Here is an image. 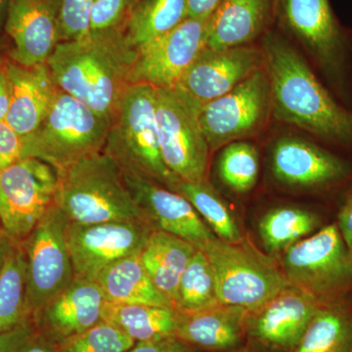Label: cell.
<instances>
[{
  "instance_id": "1",
  "label": "cell",
  "mask_w": 352,
  "mask_h": 352,
  "mask_svg": "<svg viewBox=\"0 0 352 352\" xmlns=\"http://www.w3.org/2000/svg\"><path fill=\"white\" fill-rule=\"evenodd\" d=\"M272 116L327 147L352 154V111L324 85L302 53L275 28L261 39Z\"/></svg>"
},
{
  "instance_id": "2",
  "label": "cell",
  "mask_w": 352,
  "mask_h": 352,
  "mask_svg": "<svg viewBox=\"0 0 352 352\" xmlns=\"http://www.w3.org/2000/svg\"><path fill=\"white\" fill-rule=\"evenodd\" d=\"M136 55L126 30L116 28L58 43L46 64L60 89L95 112L115 118L120 98L132 85Z\"/></svg>"
},
{
  "instance_id": "3",
  "label": "cell",
  "mask_w": 352,
  "mask_h": 352,
  "mask_svg": "<svg viewBox=\"0 0 352 352\" xmlns=\"http://www.w3.org/2000/svg\"><path fill=\"white\" fill-rule=\"evenodd\" d=\"M274 28L352 111V30L340 24L330 0H275Z\"/></svg>"
},
{
  "instance_id": "4",
  "label": "cell",
  "mask_w": 352,
  "mask_h": 352,
  "mask_svg": "<svg viewBox=\"0 0 352 352\" xmlns=\"http://www.w3.org/2000/svg\"><path fill=\"white\" fill-rule=\"evenodd\" d=\"M56 171L55 205L69 222L144 221L127 188L122 168L105 151L83 157Z\"/></svg>"
},
{
  "instance_id": "5",
  "label": "cell",
  "mask_w": 352,
  "mask_h": 352,
  "mask_svg": "<svg viewBox=\"0 0 352 352\" xmlns=\"http://www.w3.org/2000/svg\"><path fill=\"white\" fill-rule=\"evenodd\" d=\"M155 87L132 85L120 98L103 151L124 173L142 176L170 189L179 180L164 162L156 120Z\"/></svg>"
},
{
  "instance_id": "6",
  "label": "cell",
  "mask_w": 352,
  "mask_h": 352,
  "mask_svg": "<svg viewBox=\"0 0 352 352\" xmlns=\"http://www.w3.org/2000/svg\"><path fill=\"white\" fill-rule=\"evenodd\" d=\"M113 120L57 87L43 122L25 138V155L61 170L103 151Z\"/></svg>"
},
{
  "instance_id": "7",
  "label": "cell",
  "mask_w": 352,
  "mask_h": 352,
  "mask_svg": "<svg viewBox=\"0 0 352 352\" xmlns=\"http://www.w3.org/2000/svg\"><path fill=\"white\" fill-rule=\"evenodd\" d=\"M201 250L212 264L221 305L244 308L252 314L291 287L282 268L244 240L227 243L217 238Z\"/></svg>"
},
{
  "instance_id": "8",
  "label": "cell",
  "mask_w": 352,
  "mask_h": 352,
  "mask_svg": "<svg viewBox=\"0 0 352 352\" xmlns=\"http://www.w3.org/2000/svg\"><path fill=\"white\" fill-rule=\"evenodd\" d=\"M162 156L180 180L207 182L210 147L199 120L201 106L178 87H155Z\"/></svg>"
},
{
  "instance_id": "9",
  "label": "cell",
  "mask_w": 352,
  "mask_h": 352,
  "mask_svg": "<svg viewBox=\"0 0 352 352\" xmlns=\"http://www.w3.org/2000/svg\"><path fill=\"white\" fill-rule=\"evenodd\" d=\"M282 271L289 285L321 300L352 291V254L337 223L319 229L283 254Z\"/></svg>"
},
{
  "instance_id": "10",
  "label": "cell",
  "mask_w": 352,
  "mask_h": 352,
  "mask_svg": "<svg viewBox=\"0 0 352 352\" xmlns=\"http://www.w3.org/2000/svg\"><path fill=\"white\" fill-rule=\"evenodd\" d=\"M68 222L54 205L21 242L27 258L25 307L30 318L75 279L66 240Z\"/></svg>"
},
{
  "instance_id": "11",
  "label": "cell",
  "mask_w": 352,
  "mask_h": 352,
  "mask_svg": "<svg viewBox=\"0 0 352 352\" xmlns=\"http://www.w3.org/2000/svg\"><path fill=\"white\" fill-rule=\"evenodd\" d=\"M57 171L27 157L0 170V227L22 242L56 203Z\"/></svg>"
},
{
  "instance_id": "12",
  "label": "cell",
  "mask_w": 352,
  "mask_h": 352,
  "mask_svg": "<svg viewBox=\"0 0 352 352\" xmlns=\"http://www.w3.org/2000/svg\"><path fill=\"white\" fill-rule=\"evenodd\" d=\"M271 115L270 82L263 67L228 94L201 105L199 120L214 151L258 133Z\"/></svg>"
},
{
  "instance_id": "13",
  "label": "cell",
  "mask_w": 352,
  "mask_h": 352,
  "mask_svg": "<svg viewBox=\"0 0 352 352\" xmlns=\"http://www.w3.org/2000/svg\"><path fill=\"white\" fill-rule=\"evenodd\" d=\"M152 231L142 220L94 224L68 222L66 240L75 278L96 281L111 264L140 254Z\"/></svg>"
},
{
  "instance_id": "14",
  "label": "cell",
  "mask_w": 352,
  "mask_h": 352,
  "mask_svg": "<svg viewBox=\"0 0 352 352\" xmlns=\"http://www.w3.org/2000/svg\"><path fill=\"white\" fill-rule=\"evenodd\" d=\"M270 166L278 182L310 191H332L352 179L351 160L296 136H283L273 143Z\"/></svg>"
},
{
  "instance_id": "15",
  "label": "cell",
  "mask_w": 352,
  "mask_h": 352,
  "mask_svg": "<svg viewBox=\"0 0 352 352\" xmlns=\"http://www.w3.org/2000/svg\"><path fill=\"white\" fill-rule=\"evenodd\" d=\"M208 20L186 18L177 27L138 50L131 85L175 88L207 47Z\"/></svg>"
},
{
  "instance_id": "16",
  "label": "cell",
  "mask_w": 352,
  "mask_h": 352,
  "mask_svg": "<svg viewBox=\"0 0 352 352\" xmlns=\"http://www.w3.org/2000/svg\"><path fill=\"white\" fill-rule=\"evenodd\" d=\"M325 300L289 287L248 318V342L267 352H292Z\"/></svg>"
},
{
  "instance_id": "17",
  "label": "cell",
  "mask_w": 352,
  "mask_h": 352,
  "mask_svg": "<svg viewBox=\"0 0 352 352\" xmlns=\"http://www.w3.org/2000/svg\"><path fill=\"white\" fill-rule=\"evenodd\" d=\"M124 177L143 220L153 230L171 234L201 250L217 239L185 197L142 176L124 173Z\"/></svg>"
},
{
  "instance_id": "18",
  "label": "cell",
  "mask_w": 352,
  "mask_h": 352,
  "mask_svg": "<svg viewBox=\"0 0 352 352\" xmlns=\"http://www.w3.org/2000/svg\"><path fill=\"white\" fill-rule=\"evenodd\" d=\"M264 67L261 46L206 47L177 87L201 106L223 96Z\"/></svg>"
},
{
  "instance_id": "19",
  "label": "cell",
  "mask_w": 352,
  "mask_h": 352,
  "mask_svg": "<svg viewBox=\"0 0 352 352\" xmlns=\"http://www.w3.org/2000/svg\"><path fill=\"white\" fill-rule=\"evenodd\" d=\"M61 0H9L4 29L12 39L16 64H45L60 43Z\"/></svg>"
},
{
  "instance_id": "20",
  "label": "cell",
  "mask_w": 352,
  "mask_h": 352,
  "mask_svg": "<svg viewBox=\"0 0 352 352\" xmlns=\"http://www.w3.org/2000/svg\"><path fill=\"white\" fill-rule=\"evenodd\" d=\"M106 302L96 282L75 278L32 319L39 331L57 344L103 321Z\"/></svg>"
},
{
  "instance_id": "21",
  "label": "cell",
  "mask_w": 352,
  "mask_h": 352,
  "mask_svg": "<svg viewBox=\"0 0 352 352\" xmlns=\"http://www.w3.org/2000/svg\"><path fill=\"white\" fill-rule=\"evenodd\" d=\"M178 314L175 337L201 352H227L248 344L250 312L219 305L190 314Z\"/></svg>"
},
{
  "instance_id": "22",
  "label": "cell",
  "mask_w": 352,
  "mask_h": 352,
  "mask_svg": "<svg viewBox=\"0 0 352 352\" xmlns=\"http://www.w3.org/2000/svg\"><path fill=\"white\" fill-rule=\"evenodd\" d=\"M3 69L10 88L6 122L23 138H29L43 122L57 85L46 63L34 67L7 63Z\"/></svg>"
},
{
  "instance_id": "23",
  "label": "cell",
  "mask_w": 352,
  "mask_h": 352,
  "mask_svg": "<svg viewBox=\"0 0 352 352\" xmlns=\"http://www.w3.org/2000/svg\"><path fill=\"white\" fill-rule=\"evenodd\" d=\"M275 0H222L208 20L207 47L254 44L274 28Z\"/></svg>"
},
{
  "instance_id": "24",
  "label": "cell",
  "mask_w": 352,
  "mask_h": 352,
  "mask_svg": "<svg viewBox=\"0 0 352 352\" xmlns=\"http://www.w3.org/2000/svg\"><path fill=\"white\" fill-rule=\"evenodd\" d=\"M198 250L182 238L153 230L139 254L148 276L173 307L180 278Z\"/></svg>"
},
{
  "instance_id": "25",
  "label": "cell",
  "mask_w": 352,
  "mask_h": 352,
  "mask_svg": "<svg viewBox=\"0 0 352 352\" xmlns=\"http://www.w3.org/2000/svg\"><path fill=\"white\" fill-rule=\"evenodd\" d=\"M346 292L322 302L292 352H352V298Z\"/></svg>"
},
{
  "instance_id": "26",
  "label": "cell",
  "mask_w": 352,
  "mask_h": 352,
  "mask_svg": "<svg viewBox=\"0 0 352 352\" xmlns=\"http://www.w3.org/2000/svg\"><path fill=\"white\" fill-rule=\"evenodd\" d=\"M139 254L111 264L97 277L95 282L100 286L106 300L113 303L173 307L170 300L148 276Z\"/></svg>"
},
{
  "instance_id": "27",
  "label": "cell",
  "mask_w": 352,
  "mask_h": 352,
  "mask_svg": "<svg viewBox=\"0 0 352 352\" xmlns=\"http://www.w3.org/2000/svg\"><path fill=\"white\" fill-rule=\"evenodd\" d=\"M102 320L135 342L175 336L178 314L171 307L106 302Z\"/></svg>"
},
{
  "instance_id": "28",
  "label": "cell",
  "mask_w": 352,
  "mask_h": 352,
  "mask_svg": "<svg viewBox=\"0 0 352 352\" xmlns=\"http://www.w3.org/2000/svg\"><path fill=\"white\" fill-rule=\"evenodd\" d=\"M321 223V217L307 208L289 206L275 208L259 220V237L266 251L278 256L316 232Z\"/></svg>"
},
{
  "instance_id": "29",
  "label": "cell",
  "mask_w": 352,
  "mask_h": 352,
  "mask_svg": "<svg viewBox=\"0 0 352 352\" xmlns=\"http://www.w3.org/2000/svg\"><path fill=\"white\" fill-rule=\"evenodd\" d=\"M27 258L21 242L14 241L0 274V337L30 318L25 307Z\"/></svg>"
},
{
  "instance_id": "30",
  "label": "cell",
  "mask_w": 352,
  "mask_h": 352,
  "mask_svg": "<svg viewBox=\"0 0 352 352\" xmlns=\"http://www.w3.org/2000/svg\"><path fill=\"white\" fill-rule=\"evenodd\" d=\"M170 190L185 197L192 204L219 239L227 243L244 240L230 208L207 182L194 183L179 179Z\"/></svg>"
},
{
  "instance_id": "31",
  "label": "cell",
  "mask_w": 352,
  "mask_h": 352,
  "mask_svg": "<svg viewBox=\"0 0 352 352\" xmlns=\"http://www.w3.org/2000/svg\"><path fill=\"white\" fill-rule=\"evenodd\" d=\"M188 18L186 0H145L126 25L127 38L138 50Z\"/></svg>"
},
{
  "instance_id": "32",
  "label": "cell",
  "mask_w": 352,
  "mask_h": 352,
  "mask_svg": "<svg viewBox=\"0 0 352 352\" xmlns=\"http://www.w3.org/2000/svg\"><path fill=\"white\" fill-rule=\"evenodd\" d=\"M219 303L212 264L199 249L180 278L173 308L180 314H190Z\"/></svg>"
},
{
  "instance_id": "33",
  "label": "cell",
  "mask_w": 352,
  "mask_h": 352,
  "mask_svg": "<svg viewBox=\"0 0 352 352\" xmlns=\"http://www.w3.org/2000/svg\"><path fill=\"white\" fill-rule=\"evenodd\" d=\"M222 183L238 194L252 191L258 183L259 154L256 146L239 140L224 146L217 161Z\"/></svg>"
},
{
  "instance_id": "34",
  "label": "cell",
  "mask_w": 352,
  "mask_h": 352,
  "mask_svg": "<svg viewBox=\"0 0 352 352\" xmlns=\"http://www.w3.org/2000/svg\"><path fill=\"white\" fill-rule=\"evenodd\" d=\"M136 342L102 321L94 327L57 342L56 352H126Z\"/></svg>"
},
{
  "instance_id": "35",
  "label": "cell",
  "mask_w": 352,
  "mask_h": 352,
  "mask_svg": "<svg viewBox=\"0 0 352 352\" xmlns=\"http://www.w3.org/2000/svg\"><path fill=\"white\" fill-rule=\"evenodd\" d=\"M1 352H56V342L38 330L32 319L0 337Z\"/></svg>"
},
{
  "instance_id": "36",
  "label": "cell",
  "mask_w": 352,
  "mask_h": 352,
  "mask_svg": "<svg viewBox=\"0 0 352 352\" xmlns=\"http://www.w3.org/2000/svg\"><path fill=\"white\" fill-rule=\"evenodd\" d=\"M95 0H61L60 4V41L82 38L90 32Z\"/></svg>"
},
{
  "instance_id": "37",
  "label": "cell",
  "mask_w": 352,
  "mask_h": 352,
  "mask_svg": "<svg viewBox=\"0 0 352 352\" xmlns=\"http://www.w3.org/2000/svg\"><path fill=\"white\" fill-rule=\"evenodd\" d=\"M144 1L145 0H95L90 31H103L116 28L126 29L132 14Z\"/></svg>"
},
{
  "instance_id": "38",
  "label": "cell",
  "mask_w": 352,
  "mask_h": 352,
  "mask_svg": "<svg viewBox=\"0 0 352 352\" xmlns=\"http://www.w3.org/2000/svg\"><path fill=\"white\" fill-rule=\"evenodd\" d=\"M27 157L25 139L6 120H0V170Z\"/></svg>"
},
{
  "instance_id": "39",
  "label": "cell",
  "mask_w": 352,
  "mask_h": 352,
  "mask_svg": "<svg viewBox=\"0 0 352 352\" xmlns=\"http://www.w3.org/2000/svg\"><path fill=\"white\" fill-rule=\"evenodd\" d=\"M126 352H201L175 336L136 342Z\"/></svg>"
},
{
  "instance_id": "40",
  "label": "cell",
  "mask_w": 352,
  "mask_h": 352,
  "mask_svg": "<svg viewBox=\"0 0 352 352\" xmlns=\"http://www.w3.org/2000/svg\"><path fill=\"white\" fill-rule=\"evenodd\" d=\"M337 226L344 238L347 249L352 254V185L347 191L338 214Z\"/></svg>"
},
{
  "instance_id": "41",
  "label": "cell",
  "mask_w": 352,
  "mask_h": 352,
  "mask_svg": "<svg viewBox=\"0 0 352 352\" xmlns=\"http://www.w3.org/2000/svg\"><path fill=\"white\" fill-rule=\"evenodd\" d=\"M188 17L210 20L222 0H186Z\"/></svg>"
},
{
  "instance_id": "42",
  "label": "cell",
  "mask_w": 352,
  "mask_h": 352,
  "mask_svg": "<svg viewBox=\"0 0 352 352\" xmlns=\"http://www.w3.org/2000/svg\"><path fill=\"white\" fill-rule=\"evenodd\" d=\"M10 104V88L3 68H0V120H6Z\"/></svg>"
},
{
  "instance_id": "43",
  "label": "cell",
  "mask_w": 352,
  "mask_h": 352,
  "mask_svg": "<svg viewBox=\"0 0 352 352\" xmlns=\"http://www.w3.org/2000/svg\"><path fill=\"white\" fill-rule=\"evenodd\" d=\"M14 240L11 239V238L4 232L3 229L0 227V274H1L2 270H3L7 256H8V252L10 251V248Z\"/></svg>"
},
{
  "instance_id": "44",
  "label": "cell",
  "mask_w": 352,
  "mask_h": 352,
  "mask_svg": "<svg viewBox=\"0 0 352 352\" xmlns=\"http://www.w3.org/2000/svg\"><path fill=\"white\" fill-rule=\"evenodd\" d=\"M227 352H267L263 351V349H259L258 346H254L251 342H248L244 346L240 347L238 349H234V351Z\"/></svg>"
},
{
  "instance_id": "45",
  "label": "cell",
  "mask_w": 352,
  "mask_h": 352,
  "mask_svg": "<svg viewBox=\"0 0 352 352\" xmlns=\"http://www.w3.org/2000/svg\"><path fill=\"white\" fill-rule=\"evenodd\" d=\"M9 0H0V22L6 23L7 10H8Z\"/></svg>"
},
{
  "instance_id": "46",
  "label": "cell",
  "mask_w": 352,
  "mask_h": 352,
  "mask_svg": "<svg viewBox=\"0 0 352 352\" xmlns=\"http://www.w3.org/2000/svg\"><path fill=\"white\" fill-rule=\"evenodd\" d=\"M0 352H1V351H0Z\"/></svg>"
}]
</instances>
